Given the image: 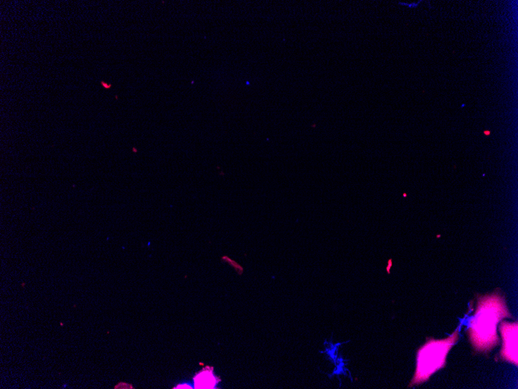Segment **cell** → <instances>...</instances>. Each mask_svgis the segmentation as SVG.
<instances>
[{
  "instance_id": "cell-7",
  "label": "cell",
  "mask_w": 518,
  "mask_h": 389,
  "mask_svg": "<svg viewBox=\"0 0 518 389\" xmlns=\"http://www.w3.org/2000/svg\"><path fill=\"white\" fill-rule=\"evenodd\" d=\"M490 132H485V135H490Z\"/></svg>"
},
{
  "instance_id": "cell-3",
  "label": "cell",
  "mask_w": 518,
  "mask_h": 389,
  "mask_svg": "<svg viewBox=\"0 0 518 389\" xmlns=\"http://www.w3.org/2000/svg\"><path fill=\"white\" fill-rule=\"evenodd\" d=\"M499 329L503 340V346L500 352V359L517 366V322H503L500 323Z\"/></svg>"
},
{
  "instance_id": "cell-2",
  "label": "cell",
  "mask_w": 518,
  "mask_h": 389,
  "mask_svg": "<svg viewBox=\"0 0 518 389\" xmlns=\"http://www.w3.org/2000/svg\"><path fill=\"white\" fill-rule=\"evenodd\" d=\"M462 325V323L458 325L455 332L445 339L427 338L424 345L417 351V368L409 387L426 382L435 372L446 367L447 356L459 340Z\"/></svg>"
},
{
  "instance_id": "cell-6",
  "label": "cell",
  "mask_w": 518,
  "mask_h": 389,
  "mask_svg": "<svg viewBox=\"0 0 518 389\" xmlns=\"http://www.w3.org/2000/svg\"><path fill=\"white\" fill-rule=\"evenodd\" d=\"M101 84H102V85H103V87H105V88H107H107H110V87H111V85L107 86V84H106V83H103V82H102Z\"/></svg>"
},
{
  "instance_id": "cell-4",
  "label": "cell",
  "mask_w": 518,
  "mask_h": 389,
  "mask_svg": "<svg viewBox=\"0 0 518 389\" xmlns=\"http://www.w3.org/2000/svg\"><path fill=\"white\" fill-rule=\"evenodd\" d=\"M217 383V378L212 371H203L195 378L196 388H213Z\"/></svg>"
},
{
  "instance_id": "cell-5",
  "label": "cell",
  "mask_w": 518,
  "mask_h": 389,
  "mask_svg": "<svg viewBox=\"0 0 518 389\" xmlns=\"http://www.w3.org/2000/svg\"><path fill=\"white\" fill-rule=\"evenodd\" d=\"M175 388H192V386L190 385V384H183L177 386V387H175Z\"/></svg>"
},
{
  "instance_id": "cell-1",
  "label": "cell",
  "mask_w": 518,
  "mask_h": 389,
  "mask_svg": "<svg viewBox=\"0 0 518 389\" xmlns=\"http://www.w3.org/2000/svg\"><path fill=\"white\" fill-rule=\"evenodd\" d=\"M500 289L486 295H477L475 314L467 329L470 343L477 353L490 352L500 343L497 325L505 318H511Z\"/></svg>"
}]
</instances>
